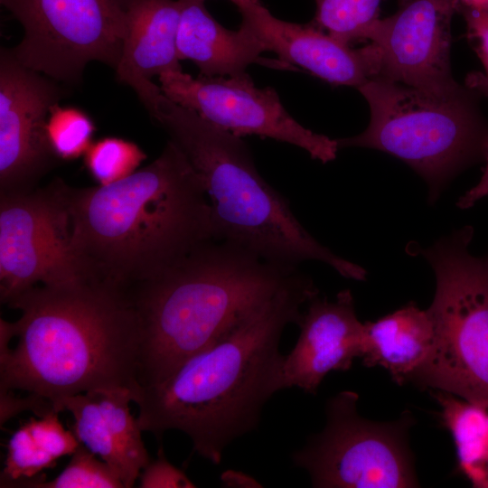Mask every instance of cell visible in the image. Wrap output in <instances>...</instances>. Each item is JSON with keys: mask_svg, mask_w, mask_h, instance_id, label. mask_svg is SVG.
I'll return each mask as SVG.
<instances>
[{"mask_svg": "<svg viewBox=\"0 0 488 488\" xmlns=\"http://www.w3.org/2000/svg\"><path fill=\"white\" fill-rule=\"evenodd\" d=\"M318 296L300 271L273 296L164 380L139 389L137 422L156 436L175 429L194 450L220 464L225 448L258 425L267 401L280 390L284 329L301 321L303 305Z\"/></svg>", "mask_w": 488, "mask_h": 488, "instance_id": "obj_1", "label": "cell"}, {"mask_svg": "<svg viewBox=\"0 0 488 488\" xmlns=\"http://www.w3.org/2000/svg\"><path fill=\"white\" fill-rule=\"evenodd\" d=\"M21 317L1 328V392L23 390L60 412L97 389L138 392L139 324L126 295L93 280L32 287L12 300ZM134 400V399H133Z\"/></svg>", "mask_w": 488, "mask_h": 488, "instance_id": "obj_2", "label": "cell"}, {"mask_svg": "<svg viewBox=\"0 0 488 488\" xmlns=\"http://www.w3.org/2000/svg\"><path fill=\"white\" fill-rule=\"evenodd\" d=\"M71 247L88 280L127 290L214 240L202 181L172 140L108 185L67 188Z\"/></svg>", "mask_w": 488, "mask_h": 488, "instance_id": "obj_3", "label": "cell"}, {"mask_svg": "<svg viewBox=\"0 0 488 488\" xmlns=\"http://www.w3.org/2000/svg\"><path fill=\"white\" fill-rule=\"evenodd\" d=\"M298 272L210 240L163 273L122 291L138 319L140 389L164 380L213 344Z\"/></svg>", "mask_w": 488, "mask_h": 488, "instance_id": "obj_4", "label": "cell"}, {"mask_svg": "<svg viewBox=\"0 0 488 488\" xmlns=\"http://www.w3.org/2000/svg\"><path fill=\"white\" fill-rule=\"evenodd\" d=\"M143 106L200 175L211 204L213 239L286 267L314 260L363 281L361 266L334 254L296 219L289 202L258 172L238 136L168 99L158 89Z\"/></svg>", "mask_w": 488, "mask_h": 488, "instance_id": "obj_5", "label": "cell"}, {"mask_svg": "<svg viewBox=\"0 0 488 488\" xmlns=\"http://www.w3.org/2000/svg\"><path fill=\"white\" fill-rule=\"evenodd\" d=\"M371 109L361 134L336 139L339 148L367 147L408 164L427 183L436 202L458 173L486 158L488 122L476 92L465 86L439 95L381 77L358 88Z\"/></svg>", "mask_w": 488, "mask_h": 488, "instance_id": "obj_6", "label": "cell"}, {"mask_svg": "<svg viewBox=\"0 0 488 488\" xmlns=\"http://www.w3.org/2000/svg\"><path fill=\"white\" fill-rule=\"evenodd\" d=\"M465 226L420 249L436 276L427 308L435 326L431 353L410 380L468 401H488V254L474 256Z\"/></svg>", "mask_w": 488, "mask_h": 488, "instance_id": "obj_7", "label": "cell"}, {"mask_svg": "<svg viewBox=\"0 0 488 488\" xmlns=\"http://www.w3.org/2000/svg\"><path fill=\"white\" fill-rule=\"evenodd\" d=\"M135 0H0L23 29L13 52L21 63L68 87L88 63L117 70Z\"/></svg>", "mask_w": 488, "mask_h": 488, "instance_id": "obj_8", "label": "cell"}, {"mask_svg": "<svg viewBox=\"0 0 488 488\" xmlns=\"http://www.w3.org/2000/svg\"><path fill=\"white\" fill-rule=\"evenodd\" d=\"M358 395L342 391L326 406V425L292 455L314 487L418 486L407 434L410 418L374 422L357 412Z\"/></svg>", "mask_w": 488, "mask_h": 488, "instance_id": "obj_9", "label": "cell"}, {"mask_svg": "<svg viewBox=\"0 0 488 488\" xmlns=\"http://www.w3.org/2000/svg\"><path fill=\"white\" fill-rule=\"evenodd\" d=\"M68 184L0 193V299L26 290L87 280L71 247Z\"/></svg>", "mask_w": 488, "mask_h": 488, "instance_id": "obj_10", "label": "cell"}, {"mask_svg": "<svg viewBox=\"0 0 488 488\" xmlns=\"http://www.w3.org/2000/svg\"><path fill=\"white\" fill-rule=\"evenodd\" d=\"M159 77L164 95L238 136L255 135L296 145L327 163L340 149L336 139L300 125L271 87L257 88L247 73L239 77L192 78L183 70Z\"/></svg>", "mask_w": 488, "mask_h": 488, "instance_id": "obj_11", "label": "cell"}, {"mask_svg": "<svg viewBox=\"0 0 488 488\" xmlns=\"http://www.w3.org/2000/svg\"><path fill=\"white\" fill-rule=\"evenodd\" d=\"M68 86L27 68L0 49V193L27 192L61 160L47 132L51 110Z\"/></svg>", "mask_w": 488, "mask_h": 488, "instance_id": "obj_12", "label": "cell"}, {"mask_svg": "<svg viewBox=\"0 0 488 488\" xmlns=\"http://www.w3.org/2000/svg\"><path fill=\"white\" fill-rule=\"evenodd\" d=\"M456 0H401L392 15L368 29L377 75L439 95L464 87L450 67L451 22Z\"/></svg>", "mask_w": 488, "mask_h": 488, "instance_id": "obj_13", "label": "cell"}, {"mask_svg": "<svg viewBox=\"0 0 488 488\" xmlns=\"http://www.w3.org/2000/svg\"><path fill=\"white\" fill-rule=\"evenodd\" d=\"M242 22L267 52L282 61L305 69L333 85L359 88L377 74L370 45L352 49L310 24H298L272 15L259 0H230Z\"/></svg>", "mask_w": 488, "mask_h": 488, "instance_id": "obj_14", "label": "cell"}, {"mask_svg": "<svg viewBox=\"0 0 488 488\" xmlns=\"http://www.w3.org/2000/svg\"><path fill=\"white\" fill-rule=\"evenodd\" d=\"M300 333L293 350L285 355L280 390L297 387L315 394L330 371L349 370L361 358L364 324L356 315L349 289L333 301L314 297L303 313Z\"/></svg>", "mask_w": 488, "mask_h": 488, "instance_id": "obj_15", "label": "cell"}, {"mask_svg": "<svg viewBox=\"0 0 488 488\" xmlns=\"http://www.w3.org/2000/svg\"><path fill=\"white\" fill-rule=\"evenodd\" d=\"M133 399L129 389H97L68 397L59 407L71 413L70 429L79 441L114 469L125 488L134 486L151 461L130 413Z\"/></svg>", "mask_w": 488, "mask_h": 488, "instance_id": "obj_16", "label": "cell"}, {"mask_svg": "<svg viewBox=\"0 0 488 488\" xmlns=\"http://www.w3.org/2000/svg\"><path fill=\"white\" fill-rule=\"evenodd\" d=\"M180 15L179 0H135L115 71L117 82L137 97L155 84L154 76L183 70L176 49Z\"/></svg>", "mask_w": 488, "mask_h": 488, "instance_id": "obj_17", "label": "cell"}, {"mask_svg": "<svg viewBox=\"0 0 488 488\" xmlns=\"http://www.w3.org/2000/svg\"><path fill=\"white\" fill-rule=\"evenodd\" d=\"M181 15L176 49L180 61L191 60L204 77H239L259 62L264 45L243 23L237 31L221 25L205 0H179Z\"/></svg>", "mask_w": 488, "mask_h": 488, "instance_id": "obj_18", "label": "cell"}, {"mask_svg": "<svg viewBox=\"0 0 488 488\" xmlns=\"http://www.w3.org/2000/svg\"><path fill=\"white\" fill-rule=\"evenodd\" d=\"M434 341L429 311L408 303L375 322L364 323L361 358L365 366H381L402 384L427 361Z\"/></svg>", "mask_w": 488, "mask_h": 488, "instance_id": "obj_19", "label": "cell"}, {"mask_svg": "<svg viewBox=\"0 0 488 488\" xmlns=\"http://www.w3.org/2000/svg\"><path fill=\"white\" fill-rule=\"evenodd\" d=\"M383 0H314L315 14L311 23L317 29L349 44L364 36L380 17Z\"/></svg>", "mask_w": 488, "mask_h": 488, "instance_id": "obj_20", "label": "cell"}, {"mask_svg": "<svg viewBox=\"0 0 488 488\" xmlns=\"http://www.w3.org/2000/svg\"><path fill=\"white\" fill-rule=\"evenodd\" d=\"M145 158L136 144L117 137L92 143L84 154L85 165L98 185H108L131 175Z\"/></svg>", "mask_w": 488, "mask_h": 488, "instance_id": "obj_21", "label": "cell"}, {"mask_svg": "<svg viewBox=\"0 0 488 488\" xmlns=\"http://www.w3.org/2000/svg\"><path fill=\"white\" fill-rule=\"evenodd\" d=\"M24 487L33 488H125L118 474L81 443L63 471L53 480L39 476Z\"/></svg>", "mask_w": 488, "mask_h": 488, "instance_id": "obj_22", "label": "cell"}, {"mask_svg": "<svg viewBox=\"0 0 488 488\" xmlns=\"http://www.w3.org/2000/svg\"><path fill=\"white\" fill-rule=\"evenodd\" d=\"M56 460L36 443L24 423L9 438L1 487H23L42 470L54 467Z\"/></svg>", "mask_w": 488, "mask_h": 488, "instance_id": "obj_23", "label": "cell"}, {"mask_svg": "<svg viewBox=\"0 0 488 488\" xmlns=\"http://www.w3.org/2000/svg\"><path fill=\"white\" fill-rule=\"evenodd\" d=\"M94 131L93 121L82 110L60 105L52 108L47 124L48 137L61 161L83 155L92 144Z\"/></svg>", "mask_w": 488, "mask_h": 488, "instance_id": "obj_24", "label": "cell"}, {"mask_svg": "<svg viewBox=\"0 0 488 488\" xmlns=\"http://www.w3.org/2000/svg\"><path fill=\"white\" fill-rule=\"evenodd\" d=\"M466 23L467 39L481 60L484 71H474L465 79V85L479 96L488 99V11L461 8Z\"/></svg>", "mask_w": 488, "mask_h": 488, "instance_id": "obj_25", "label": "cell"}, {"mask_svg": "<svg viewBox=\"0 0 488 488\" xmlns=\"http://www.w3.org/2000/svg\"><path fill=\"white\" fill-rule=\"evenodd\" d=\"M30 418L27 423L36 443L47 453L58 459L71 455L80 442L70 430H66L58 418V412Z\"/></svg>", "mask_w": 488, "mask_h": 488, "instance_id": "obj_26", "label": "cell"}, {"mask_svg": "<svg viewBox=\"0 0 488 488\" xmlns=\"http://www.w3.org/2000/svg\"><path fill=\"white\" fill-rule=\"evenodd\" d=\"M141 488H192L195 484L166 459L159 449L157 458L150 461L139 475Z\"/></svg>", "mask_w": 488, "mask_h": 488, "instance_id": "obj_27", "label": "cell"}, {"mask_svg": "<svg viewBox=\"0 0 488 488\" xmlns=\"http://www.w3.org/2000/svg\"><path fill=\"white\" fill-rule=\"evenodd\" d=\"M485 159L486 166L478 183L458 199L456 205L460 209L471 208L482 198L488 196V153Z\"/></svg>", "mask_w": 488, "mask_h": 488, "instance_id": "obj_28", "label": "cell"}, {"mask_svg": "<svg viewBox=\"0 0 488 488\" xmlns=\"http://www.w3.org/2000/svg\"><path fill=\"white\" fill-rule=\"evenodd\" d=\"M458 11L461 8H472L488 11V0H456Z\"/></svg>", "mask_w": 488, "mask_h": 488, "instance_id": "obj_29", "label": "cell"}, {"mask_svg": "<svg viewBox=\"0 0 488 488\" xmlns=\"http://www.w3.org/2000/svg\"><path fill=\"white\" fill-rule=\"evenodd\" d=\"M484 488H488V475H487V479H486V482H485Z\"/></svg>", "mask_w": 488, "mask_h": 488, "instance_id": "obj_30", "label": "cell"}]
</instances>
